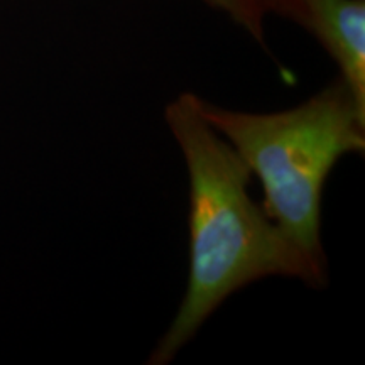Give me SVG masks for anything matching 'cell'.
<instances>
[{"label":"cell","mask_w":365,"mask_h":365,"mask_svg":"<svg viewBox=\"0 0 365 365\" xmlns=\"http://www.w3.org/2000/svg\"><path fill=\"white\" fill-rule=\"evenodd\" d=\"M190 176V276L186 294L149 365H166L237 291L266 277L299 279L322 289L328 262L291 239L249 195L252 173L200 115L193 93L164 108Z\"/></svg>","instance_id":"6da1fadb"},{"label":"cell","mask_w":365,"mask_h":365,"mask_svg":"<svg viewBox=\"0 0 365 365\" xmlns=\"http://www.w3.org/2000/svg\"><path fill=\"white\" fill-rule=\"evenodd\" d=\"M200 115L261 181L262 208L296 244L327 262L323 190L333 168L365 150V108L340 76L307 102L272 113L228 110L193 93Z\"/></svg>","instance_id":"7a4b0ae2"},{"label":"cell","mask_w":365,"mask_h":365,"mask_svg":"<svg viewBox=\"0 0 365 365\" xmlns=\"http://www.w3.org/2000/svg\"><path fill=\"white\" fill-rule=\"evenodd\" d=\"M267 12L314 36L365 108V0H266Z\"/></svg>","instance_id":"3957f363"},{"label":"cell","mask_w":365,"mask_h":365,"mask_svg":"<svg viewBox=\"0 0 365 365\" xmlns=\"http://www.w3.org/2000/svg\"><path fill=\"white\" fill-rule=\"evenodd\" d=\"M208 7L227 14L235 24L252 36L255 43L266 48V0H203Z\"/></svg>","instance_id":"277c9868"}]
</instances>
